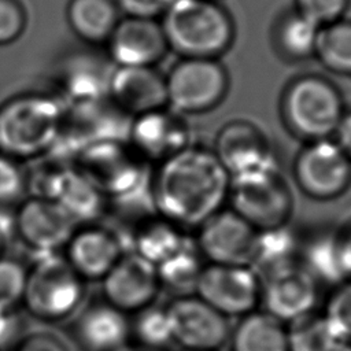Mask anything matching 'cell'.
<instances>
[{
  "instance_id": "obj_1",
  "label": "cell",
  "mask_w": 351,
  "mask_h": 351,
  "mask_svg": "<svg viewBox=\"0 0 351 351\" xmlns=\"http://www.w3.org/2000/svg\"><path fill=\"white\" fill-rule=\"evenodd\" d=\"M229 188L230 176L214 151L189 144L155 166L148 196L155 214L188 232L226 207Z\"/></svg>"
},
{
  "instance_id": "obj_2",
  "label": "cell",
  "mask_w": 351,
  "mask_h": 351,
  "mask_svg": "<svg viewBox=\"0 0 351 351\" xmlns=\"http://www.w3.org/2000/svg\"><path fill=\"white\" fill-rule=\"evenodd\" d=\"M67 111L59 96L23 92L0 104V155L21 163L53 149Z\"/></svg>"
},
{
  "instance_id": "obj_3",
  "label": "cell",
  "mask_w": 351,
  "mask_h": 351,
  "mask_svg": "<svg viewBox=\"0 0 351 351\" xmlns=\"http://www.w3.org/2000/svg\"><path fill=\"white\" fill-rule=\"evenodd\" d=\"M159 21L178 58L218 59L234 37L232 16L217 0H178Z\"/></svg>"
},
{
  "instance_id": "obj_4",
  "label": "cell",
  "mask_w": 351,
  "mask_h": 351,
  "mask_svg": "<svg viewBox=\"0 0 351 351\" xmlns=\"http://www.w3.org/2000/svg\"><path fill=\"white\" fill-rule=\"evenodd\" d=\"M86 284L62 254L34 256L27 265L21 306L40 324H60L82 308Z\"/></svg>"
},
{
  "instance_id": "obj_5",
  "label": "cell",
  "mask_w": 351,
  "mask_h": 351,
  "mask_svg": "<svg viewBox=\"0 0 351 351\" xmlns=\"http://www.w3.org/2000/svg\"><path fill=\"white\" fill-rule=\"evenodd\" d=\"M96 189L112 203L128 204L148 191V163L126 140H101L84 147L71 160Z\"/></svg>"
},
{
  "instance_id": "obj_6",
  "label": "cell",
  "mask_w": 351,
  "mask_h": 351,
  "mask_svg": "<svg viewBox=\"0 0 351 351\" xmlns=\"http://www.w3.org/2000/svg\"><path fill=\"white\" fill-rule=\"evenodd\" d=\"M256 230L289 223L293 191L277 162L230 177L228 204Z\"/></svg>"
},
{
  "instance_id": "obj_7",
  "label": "cell",
  "mask_w": 351,
  "mask_h": 351,
  "mask_svg": "<svg viewBox=\"0 0 351 351\" xmlns=\"http://www.w3.org/2000/svg\"><path fill=\"white\" fill-rule=\"evenodd\" d=\"M26 174L27 195L53 200L78 225L99 222L110 210L108 200L73 162L55 159Z\"/></svg>"
},
{
  "instance_id": "obj_8",
  "label": "cell",
  "mask_w": 351,
  "mask_h": 351,
  "mask_svg": "<svg viewBox=\"0 0 351 351\" xmlns=\"http://www.w3.org/2000/svg\"><path fill=\"white\" fill-rule=\"evenodd\" d=\"M344 112L340 92L318 75L292 81L284 93V119L292 133L307 143L330 138Z\"/></svg>"
},
{
  "instance_id": "obj_9",
  "label": "cell",
  "mask_w": 351,
  "mask_h": 351,
  "mask_svg": "<svg viewBox=\"0 0 351 351\" xmlns=\"http://www.w3.org/2000/svg\"><path fill=\"white\" fill-rule=\"evenodd\" d=\"M165 78L167 107L180 115L210 111L229 86L223 64L210 58H178Z\"/></svg>"
},
{
  "instance_id": "obj_10",
  "label": "cell",
  "mask_w": 351,
  "mask_h": 351,
  "mask_svg": "<svg viewBox=\"0 0 351 351\" xmlns=\"http://www.w3.org/2000/svg\"><path fill=\"white\" fill-rule=\"evenodd\" d=\"M293 181L307 197L329 202L351 186V159L330 138L308 141L293 162Z\"/></svg>"
},
{
  "instance_id": "obj_11",
  "label": "cell",
  "mask_w": 351,
  "mask_h": 351,
  "mask_svg": "<svg viewBox=\"0 0 351 351\" xmlns=\"http://www.w3.org/2000/svg\"><path fill=\"white\" fill-rule=\"evenodd\" d=\"M78 223L58 203L27 195L12 210L14 237L34 256L62 254Z\"/></svg>"
},
{
  "instance_id": "obj_12",
  "label": "cell",
  "mask_w": 351,
  "mask_h": 351,
  "mask_svg": "<svg viewBox=\"0 0 351 351\" xmlns=\"http://www.w3.org/2000/svg\"><path fill=\"white\" fill-rule=\"evenodd\" d=\"M193 293L226 318H240L261 307L262 281L247 265L206 263Z\"/></svg>"
},
{
  "instance_id": "obj_13",
  "label": "cell",
  "mask_w": 351,
  "mask_h": 351,
  "mask_svg": "<svg viewBox=\"0 0 351 351\" xmlns=\"http://www.w3.org/2000/svg\"><path fill=\"white\" fill-rule=\"evenodd\" d=\"M173 344L181 350L219 351L230 335L229 318L195 293L173 296L166 304Z\"/></svg>"
},
{
  "instance_id": "obj_14",
  "label": "cell",
  "mask_w": 351,
  "mask_h": 351,
  "mask_svg": "<svg viewBox=\"0 0 351 351\" xmlns=\"http://www.w3.org/2000/svg\"><path fill=\"white\" fill-rule=\"evenodd\" d=\"M258 230L228 206L204 221L193 243L206 263L250 266Z\"/></svg>"
},
{
  "instance_id": "obj_15",
  "label": "cell",
  "mask_w": 351,
  "mask_h": 351,
  "mask_svg": "<svg viewBox=\"0 0 351 351\" xmlns=\"http://www.w3.org/2000/svg\"><path fill=\"white\" fill-rule=\"evenodd\" d=\"M103 300L126 315L154 306L162 288L156 267L128 251L100 281Z\"/></svg>"
},
{
  "instance_id": "obj_16",
  "label": "cell",
  "mask_w": 351,
  "mask_h": 351,
  "mask_svg": "<svg viewBox=\"0 0 351 351\" xmlns=\"http://www.w3.org/2000/svg\"><path fill=\"white\" fill-rule=\"evenodd\" d=\"M128 251L121 233L92 222L77 226L62 255L84 281L100 282Z\"/></svg>"
},
{
  "instance_id": "obj_17",
  "label": "cell",
  "mask_w": 351,
  "mask_h": 351,
  "mask_svg": "<svg viewBox=\"0 0 351 351\" xmlns=\"http://www.w3.org/2000/svg\"><path fill=\"white\" fill-rule=\"evenodd\" d=\"M104 47L115 67H158L170 52L159 19L125 15Z\"/></svg>"
},
{
  "instance_id": "obj_18",
  "label": "cell",
  "mask_w": 351,
  "mask_h": 351,
  "mask_svg": "<svg viewBox=\"0 0 351 351\" xmlns=\"http://www.w3.org/2000/svg\"><path fill=\"white\" fill-rule=\"evenodd\" d=\"M126 143L140 159L155 166L191 144L181 115L169 107L132 118Z\"/></svg>"
},
{
  "instance_id": "obj_19",
  "label": "cell",
  "mask_w": 351,
  "mask_h": 351,
  "mask_svg": "<svg viewBox=\"0 0 351 351\" xmlns=\"http://www.w3.org/2000/svg\"><path fill=\"white\" fill-rule=\"evenodd\" d=\"M318 298L319 282L299 263L262 281L261 308L287 325L314 313Z\"/></svg>"
},
{
  "instance_id": "obj_20",
  "label": "cell",
  "mask_w": 351,
  "mask_h": 351,
  "mask_svg": "<svg viewBox=\"0 0 351 351\" xmlns=\"http://www.w3.org/2000/svg\"><path fill=\"white\" fill-rule=\"evenodd\" d=\"M107 100L130 119L167 107L166 78L158 67H114Z\"/></svg>"
},
{
  "instance_id": "obj_21",
  "label": "cell",
  "mask_w": 351,
  "mask_h": 351,
  "mask_svg": "<svg viewBox=\"0 0 351 351\" xmlns=\"http://www.w3.org/2000/svg\"><path fill=\"white\" fill-rule=\"evenodd\" d=\"M211 149L230 177L277 162L265 136L243 121L226 123L217 133Z\"/></svg>"
},
{
  "instance_id": "obj_22",
  "label": "cell",
  "mask_w": 351,
  "mask_h": 351,
  "mask_svg": "<svg viewBox=\"0 0 351 351\" xmlns=\"http://www.w3.org/2000/svg\"><path fill=\"white\" fill-rule=\"evenodd\" d=\"M74 317V337L85 351H118L130 341L129 315L103 299L82 307Z\"/></svg>"
},
{
  "instance_id": "obj_23",
  "label": "cell",
  "mask_w": 351,
  "mask_h": 351,
  "mask_svg": "<svg viewBox=\"0 0 351 351\" xmlns=\"http://www.w3.org/2000/svg\"><path fill=\"white\" fill-rule=\"evenodd\" d=\"M114 64L108 58L78 53L66 59L59 70L58 84L66 101L75 107L92 106L107 100Z\"/></svg>"
},
{
  "instance_id": "obj_24",
  "label": "cell",
  "mask_w": 351,
  "mask_h": 351,
  "mask_svg": "<svg viewBox=\"0 0 351 351\" xmlns=\"http://www.w3.org/2000/svg\"><path fill=\"white\" fill-rule=\"evenodd\" d=\"M189 240L186 230L152 213L134 222L129 237V251L156 266L181 250Z\"/></svg>"
},
{
  "instance_id": "obj_25",
  "label": "cell",
  "mask_w": 351,
  "mask_h": 351,
  "mask_svg": "<svg viewBox=\"0 0 351 351\" xmlns=\"http://www.w3.org/2000/svg\"><path fill=\"white\" fill-rule=\"evenodd\" d=\"M302 239L289 223L256 233L250 267L261 281L300 263Z\"/></svg>"
},
{
  "instance_id": "obj_26",
  "label": "cell",
  "mask_w": 351,
  "mask_h": 351,
  "mask_svg": "<svg viewBox=\"0 0 351 351\" xmlns=\"http://www.w3.org/2000/svg\"><path fill=\"white\" fill-rule=\"evenodd\" d=\"M121 18L115 0H69L66 4L70 30L90 47L106 45Z\"/></svg>"
},
{
  "instance_id": "obj_27",
  "label": "cell",
  "mask_w": 351,
  "mask_h": 351,
  "mask_svg": "<svg viewBox=\"0 0 351 351\" xmlns=\"http://www.w3.org/2000/svg\"><path fill=\"white\" fill-rule=\"evenodd\" d=\"M300 265L318 281L337 285L350 278L341 230H325L302 240Z\"/></svg>"
},
{
  "instance_id": "obj_28",
  "label": "cell",
  "mask_w": 351,
  "mask_h": 351,
  "mask_svg": "<svg viewBox=\"0 0 351 351\" xmlns=\"http://www.w3.org/2000/svg\"><path fill=\"white\" fill-rule=\"evenodd\" d=\"M228 344L230 351H289L287 325L262 308L239 318Z\"/></svg>"
},
{
  "instance_id": "obj_29",
  "label": "cell",
  "mask_w": 351,
  "mask_h": 351,
  "mask_svg": "<svg viewBox=\"0 0 351 351\" xmlns=\"http://www.w3.org/2000/svg\"><path fill=\"white\" fill-rule=\"evenodd\" d=\"M204 265V259L191 239L181 250L155 266L160 288L173 291L174 296L193 293Z\"/></svg>"
},
{
  "instance_id": "obj_30",
  "label": "cell",
  "mask_w": 351,
  "mask_h": 351,
  "mask_svg": "<svg viewBox=\"0 0 351 351\" xmlns=\"http://www.w3.org/2000/svg\"><path fill=\"white\" fill-rule=\"evenodd\" d=\"M314 56L335 73L351 74V21L341 18L324 25Z\"/></svg>"
},
{
  "instance_id": "obj_31",
  "label": "cell",
  "mask_w": 351,
  "mask_h": 351,
  "mask_svg": "<svg viewBox=\"0 0 351 351\" xmlns=\"http://www.w3.org/2000/svg\"><path fill=\"white\" fill-rule=\"evenodd\" d=\"M289 351H330L341 343L322 313L307 314L287 324Z\"/></svg>"
},
{
  "instance_id": "obj_32",
  "label": "cell",
  "mask_w": 351,
  "mask_h": 351,
  "mask_svg": "<svg viewBox=\"0 0 351 351\" xmlns=\"http://www.w3.org/2000/svg\"><path fill=\"white\" fill-rule=\"evenodd\" d=\"M130 340L134 347L148 351H163L173 344L171 328L165 306H149L133 315Z\"/></svg>"
},
{
  "instance_id": "obj_33",
  "label": "cell",
  "mask_w": 351,
  "mask_h": 351,
  "mask_svg": "<svg viewBox=\"0 0 351 351\" xmlns=\"http://www.w3.org/2000/svg\"><path fill=\"white\" fill-rule=\"evenodd\" d=\"M321 25L299 11L288 14L278 26V44L287 56L306 59L315 53Z\"/></svg>"
},
{
  "instance_id": "obj_34",
  "label": "cell",
  "mask_w": 351,
  "mask_h": 351,
  "mask_svg": "<svg viewBox=\"0 0 351 351\" xmlns=\"http://www.w3.org/2000/svg\"><path fill=\"white\" fill-rule=\"evenodd\" d=\"M341 343H351V277L333 287L322 311Z\"/></svg>"
},
{
  "instance_id": "obj_35",
  "label": "cell",
  "mask_w": 351,
  "mask_h": 351,
  "mask_svg": "<svg viewBox=\"0 0 351 351\" xmlns=\"http://www.w3.org/2000/svg\"><path fill=\"white\" fill-rule=\"evenodd\" d=\"M27 266L10 256L0 258V310L15 311L21 306Z\"/></svg>"
},
{
  "instance_id": "obj_36",
  "label": "cell",
  "mask_w": 351,
  "mask_h": 351,
  "mask_svg": "<svg viewBox=\"0 0 351 351\" xmlns=\"http://www.w3.org/2000/svg\"><path fill=\"white\" fill-rule=\"evenodd\" d=\"M26 196L27 174L22 163L0 155V210H14Z\"/></svg>"
},
{
  "instance_id": "obj_37",
  "label": "cell",
  "mask_w": 351,
  "mask_h": 351,
  "mask_svg": "<svg viewBox=\"0 0 351 351\" xmlns=\"http://www.w3.org/2000/svg\"><path fill=\"white\" fill-rule=\"evenodd\" d=\"M26 25L27 14L21 0H0V47L15 43Z\"/></svg>"
},
{
  "instance_id": "obj_38",
  "label": "cell",
  "mask_w": 351,
  "mask_h": 351,
  "mask_svg": "<svg viewBox=\"0 0 351 351\" xmlns=\"http://www.w3.org/2000/svg\"><path fill=\"white\" fill-rule=\"evenodd\" d=\"M10 351H74L70 343L49 329L25 332L10 346Z\"/></svg>"
},
{
  "instance_id": "obj_39",
  "label": "cell",
  "mask_w": 351,
  "mask_h": 351,
  "mask_svg": "<svg viewBox=\"0 0 351 351\" xmlns=\"http://www.w3.org/2000/svg\"><path fill=\"white\" fill-rule=\"evenodd\" d=\"M350 0H296V11L324 26L341 19Z\"/></svg>"
},
{
  "instance_id": "obj_40",
  "label": "cell",
  "mask_w": 351,
  "mask_h": 351,
  "mask_svg": "<svg viewBox=\"0 0 351 351\" xmlns=\"http://www.w3.org/2000/svg\"><path fill=\"white\" fill-rule=\"evenodd\" d=\"M118 8L125 16L137 18H154L160 19V16L178 0H115Z\"/></svg>"
},
{
  "instance_id": "obj_41",
  "label": "cell",
  "mask_w": 351,
  "mask_h": 351,
  "mask_svg": "<svg viewBox=\"0 0 351 351\" xmlns=\"http://www.w3.org/2000/svg\"><path fill=\"white\" fill-rule=\"evenodd\" d=\"M18 332V319L15 311H1L0 310V350L12 344L19 335Z\"/></svg>"
},
{
  "instance_id": "obj_42",
  "label": "cell",
  "mask_w": 351,
  "mask_h": 351,
  "mask_svg": "<svg viewBox=\"0 0 351 351\" xmlns=\"http://www.w3.org/2000/svg\"><path fill=\"white\" fill-rule=\"evenodd\" d=\"M332 138L351 159V111L343 114Z\"/></svg>"
},
{
  "instance_id": "obj_43",
  "label": "cell",
  "mask_w": 351,
  "mask_h": 351,
  "mask_svg": "<svg viewBox=\"0 0 351 351\" xmlns=\"http://www.w3.org/2000/svg\"><path fill=\"white\" fill-rule=\"evenodd\" d=\"M7 211L0 210V258L5 256L10 239L14 236L12 211L11 213H7Z\"/></svg>"
},
{
  "instance_id": "obj_44",
  "label": "cell",
  "mask_w": 351,
  "mask_h": 351,
  "mask_svg": "<svg viewBox=\"0 0 351 351\" xmlns=\"http://www.w3.org/2000/svg\"><path fill=\"white\" fill-rule=\"evenodd\" d=\"M343 237V248H344V259L348 276L351 277V225L341 230Z\"/></svg>"
},
{
  "instance_id": "obj_45",
  "label": "cell",
  "mask_w": 351,
  "mask_h": 351,
  "mask_svg": "<svg viewBox=\"0 0 351 351\" xmlns=\"http://www.w3.org/2000/svg\"><path fill=\"white\" fill-rule=\"evenodd\" d=\"M330 351H351V343H339Z\"/></svg>"
},
{
  "instance_id": "obj_46",
  "label": "cell",
  "mask_w": 351,
  "mask_h": 351,
  "mask_svg": "<svg viewBox=\"0 0 351 351\" xmlns=\"http://www.w3.org/2000/svg\"><path fill=\"white\" fill-rule=\"evenodd\" d=\"M118 351H148V350H143V348H138V347H134V346H126Z\"/></svg>"
},
{
  "instance_id": "obj_47",
  "label": "cell",
  "mask_w": 351,
  "mask_h": 351,
  "mask_svg": "<svg viewBox=\"0 0 351 351\" xmlns=\"http://www.w3.org/2000/svg\"><path fill=\"white\" fill-rule=\"evenodd\" d=\"M180 351H192V350H180Z\"/></svg>"
},
{
  "instance_id": "obj_48",
  "label": "cell",
  "mask_w": 351,
  "mask_h": 351,
  "mask_svg": "<svg viewBox=\"0 0 351 351\" xmlns=\"http://www.w3.org/2000/svg\"><path fill=\"white\" fill-rule=\"evenodd\" d=\"M0 351H1V350H0Z\"/></svg>"
}]
</instances>
